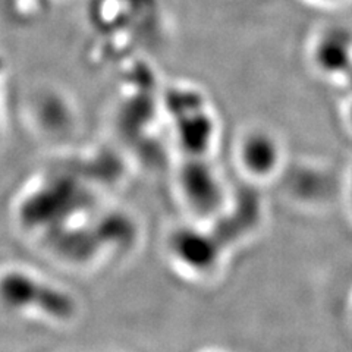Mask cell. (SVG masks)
I'll return each mask as SVG.
<instances>
[{
    "label": "cell",
    "mask_w": 352,
    "mask_h": 352,
    "mask_svg": "<svg viewBox=\"0 0 352 352\" xmlns=\"http://www.w3.org/2000/svg\"><path fill=\"white\" fill-rule=\"evenodd\" d=\"M0 310L41 326H69L80 314L75 295L46 274L22 264L0 267Z\"/></svg>",
    "instance_id": "cell-1"
},
{
    "label": "cell",
    "mask_w": 352,
    "mask_h": 352,
    "mask_svg": "<svg viewBox=\"0 0 352 352\" xmlns=\"http://www.w3.org/2000/svg\"><path fill=\"white\" fill-rule=\"evenodd\" d=\"M5 80H6L5 63L2 58H0V131H2L3 118H5Z\"/></svg>",
    "instance_id": "cell-2"
}]
</instances>
